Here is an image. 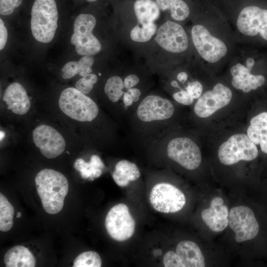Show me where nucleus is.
I'll return each mask as SVG.
<instances>
[{
	"instance_id": "obj_1",
	"label": "nucleus",
	"mask_w": 267,
	"mask_h": 267,
	"mask_svg": "<svg viewBox=\"0 0 267 267\" xmlns=\"http://www.w3.org/2000/svg\"><path fill=\"white\" fill-rule=\"evenodd\" d=\"M35 181L44 211L49 214L61 211L69 188L66 178L58 171L44 169L37 174Z\"/></svg>"
},
{
	"instance_id": "obj_2",
	"label": "nucleus",
	"mask_w": 267,
	"mask_h": 267,
	"mask_svg": "<svg viewBox=\"0 0 267 267\" xmlns=\"http://www.w3.org/2000/svg\"><path fill=\"white\" fill-rule=\"evenodd\" d=\"M30 13L31 29L34 38L39 42H50L57 28V0H34Z\"/></svg>"
},
{
	"instance_id": "obj_3",
	"label": "nucleus",
	"mask_w": 267,
	"mask_h": 267,
	"mask_svg": "<svg viewBox=\"0 0 267 267\" xmlns=\"http://www.w3.org/2000/svg\"><path fill=\"white\" fill-rule=\"evenodd\" d=\"M58 106L65 115L80 122L93 120L99 112L95 102L76 88H68L61 92Z\"/></svg>"
},
{
	"instance_id": "obj_4",
	"label": "nucleus",
	"mask_w": 267,
	"mask_h": 267,
	"mask_svg": "<svg viewBox=\"0 0 267 267\" xmlns=\"http://www.w3.org/2000/svg\"><path fill=\"white\" fill-rule=\"evenodd\" d=\"M257 146L247 134H236L230 136L219 147L218 156L221 163L229 166L240 161H253L259 155Z\"/></svg>"
},
{
	"instance_id": "obj_5",
	"label": "nucleus",
	"mask_w": 267,
	"mask_h": 267,
	"mask_svg": "<svg viewBox=\"0 0 267 267\" xmlns=\"http://www.w3.org/2000/svg\"><path fill=\"white\" fill-rule=\"evenodd\" d=\"M96 21L95 18L89 13H81L76 17L70 42L75 45L77 54L92 56L101 50V44L92 33Z\"/></svg>"
},
{
	"instance_id": "obj_6",
	"label": "nucleus",
	"mask_w": 267,
	"mask_h": 267,
	"mask_svg": "<svg viewBox=\"0 0 267 267\" xmlns=\"http://www.w3.org/2000/svg\"><path fill=\"white\" fill-rule=\"evenodd\" d=\"M228 224L235 233L237 242L254 239L261 232V224L253 210L246 206L233 207L230 210Z\"/></svg>"
},
{
	"instance_id": "obj_7",
	"label": "nucleus",
	"mask_w": 267,
	"mask_h": 267,
	"mask_svg": "<svg viewBox=\"0 0 267 267\" xmlns=\"http://www.w3.org/2000/svg\"><path fill=\"white\" fill-rule=\"evenodd\" d=\"M236 25L242 34L267 43V4L245 7L239 13Z\"/></svg>"
},
{
	"instance_id": "obj_8",
	"label": "nucleus",
	"mask_w": 267,
	"mask_h": 267,
	"mask_svg": "<svg viewBox=\"0 0 267 267\" xmlns=\"http://www.w3.org/2000/svg\"><path fill=\"white\" fill-rule=\"evenodd\" d=\"M149 201L156 211L169 214L180 211L185 205L186 198L176 186L163 182L154 186L150 193Z\"/></svg>"
},
{
	"instance_id": "obj_9",
	"label": "nucleus",
	"mask_w": 267,
	"mask_h": 267,
	"mask_svg": "<svg viewBox=\"0 0 267 267\" xmlns=\"http://www.w3.org/2000/svg\"><path fill=\"white\" fill-rule=\"evenodd\" d=\"M105 225L110 236L121 242L128 240L134 235L135 223L128 207L121 203L113 207L108 212Z\"/></svg>"
},
{
	"instance_id": "obj_10",
	"label": "nucleus",
	"mask_w": 267,
	"mask_h": 267,
	"mask_svg": "<svg viewBox=\"0 0 267 267\" xmlns=\"http://www.w3.org/2000/svg\"><path fill=\"white\" fill-rule=\"evenodd\" d=\"M168 157L188 170L197 169L202 161L201 152L197 144L187 137H177L168 143Z\"/></svg>"
},
{
	"instance_id": "obj_11",
	"label": "nucleus",
	"mask_w": 267,
	"mask_h": 267,
	"mask_svg": "<svg viewBox=\"0 0 267 267\" xmlns=\"http://www.w3.org/2000/svg\"><path fill=\"white\" fill-rule=\"evenodd\" d=\"M194 45L199 54L206 61L215 63L224 56L227 48L221 40L211 35L202 25H195L191 30Z\"/></svg>"
},
{
	"instance_id": "obj_12",
	"label": "nucleus",
	"mask_w": 267,
	"mask_h": 267,
	"mask_svg": "<svg viewBox=\"0 0 267 267\" xmlns=\"http://www.w3.org/2000/svg\"><path fill=\"white\" fill-rule=\"evenodd\" d=\"M232 97L230 89L222 84L218 83L212 90L206 91L198 98L194 106V112L199 118L209 117L226 106Z\"/></svg>"
},
{
	"instance_id": "obj_13",
	"label": "nucleus",
	"mask_w": 267,
	"mask_h": 267,
	"mask_svg": "<svg viewBox=\"0 0 267 267\" xmlns=\"http://www.w3.org/2000/svg\"><path fill=\"white\" fill-rule=\"evenodd\" d=\"M32 135L35 145L47 158L57 157L65 150L66 142L63 136L51 126L40 125L34 129Z\"/></svg>"
},
{
	"instance_id": "obj_14",
	"label": "nucleus",
	"mask_w": 267,
	"mask_h": 267,
	"mask_svg": "<svg viewBox=\"0 0 267 267\" xmlns=\"http://www.w3.org/2000/svg\"><path fill=\"white\" fill-rule=\"evenodd\" d=\"M255 64V60L250 57L246 61V66L237 63L231 68L230 73L232 76L231 84L234 88L244 92L249 93L258 90L266 85L267 83L266 73H251Z\"/></svg>"
},
{
	"instance_id": "obj_15",
	"label": "nucleus",
	"mask_w": 267,
	"mask_h": 267,
	"mask_svg": "<svg viewBox=\"0 0 267 267\" xmlns=\"http://www.w3.org/2000/svg\"><path fill=\"white\" fill-rule=\"evenodd\" d=\"M175 108L172 102L161 96L150 95L145 97L139 103L136 115L144 122L165 120L174 114Z\"/></svg>"
},
{
	"instance_id": "obj_16",
	"label": "nucleus",
	"mask_w": 267,
	"mask_h": 267,
	"mask_svg": "<svg viewBox=\"0 0 267 267\" xmlns=\"http://www.w3.org/2000/svg\"><path fill=\"white\" fill-rule=\"evenodd\" d=\"M155 41L165 50L172 53L185 51L188 46L185 31L178 23L168 21L158 29Z\"/></svg>"
},
{
	"instance_id": "obj_17",
	"label": "nucleus",
	"mask_w": 267,
	"mask_h": 267,
	"mask_svg": "<svg viewBox=\"0 0 267 267\" xmlns=\"http://www.w3.org/2000/svg\"><path fill=\"white\" fill-rule=\"evenodd\" d=\"M259 106V110L250 120L246 134L267 159V100H263Z\"/></svg>"
},
{
	"instance_id": "obj_18",
	"label": "nucleus",
	"mask_w": 267,
	"mask_h": 267,
	"mask_svg": "<svg viewBox=\"0 0 267 267\" xmlns=\"http://www.w3.org/2000/svg\"><path fill=\"white\" fill-rule=\"evenodd\" d=\"M228 208L220 197L213 198L210 206L201 212L202 220L214 232H221L225 229L228 225Z\"/></svg>"
},
{
	"instance_id": "obj_19",
	"label": "nucleus",
	"mask_w": 267,
	"mask_h": 267,
	"mask_svg": "<svg viewBox=\"0 0 267 267\" xmlns=\"http://www.w3.org/2000/svg\"><path fill=\"white\" fill-rule=\"evenodd\" d=\"M3 101L7 108L17 115H24L29 111L31 103L23 86L16 82L10 84L5 89Z\"/></svg>"
},
{
	"instance_id": "obj_20",
	"label": "nucleus",
	"mask_w": 267,
	"mask_h": 267,
	"mask_svg": "<svg viewBox=\"0 0 267 267\" xmlns=\"http://www.w3.org/2000/svg\"><path fill=\"white\" fill-rule=\"evenodd\" d=\"M176 253L182 260L185 267H204L205 262L204 255L195 242L185 240L179 242Z\"/></svg>"
},
{
	"instance_id": "obj_21",
	"label": "nucleus",
	"mask_w": 267,
	"mask_h": 267,
	"mask_svg": "<svg viewBox=\"0 0 267 267\" xmlns=\"http://www.w3.org/2000/svg\"><path fill=\"white\" fill-rule=\"evenodd\" d=\"M7 267H34L36 259L33 254L26 247L17 245L8 250L4 257Z\"/></svg>"
},
{
	"instance_id": "obj_22",
	"label": "nucleus",
	"mask_w": 267,
	"mask_h": 267,
	"mask_svg": "<svg viewBox=\"0 0 267 267\" xmlns=\"http://www.w3.org/2000/svg\"><path fill=\"white\" fill-rule=\"evenodd\" d=\"M140 173L136 164L126 160L119 161L115 166L112 177L116 183L120 187H125L131 181H135Z\"/></svg>"
},
{
	"instance_id": "obj_23",
	"label": "nucleus",
	"mask_w": 267,
	"mask_h": 267,
	"mask_svg": "<svg viewBox=\"0 0 267 267\" xmlns=\"http://www.w3.org/2000/svg\"><path fill=\"white\" fill-rule=\"evenodd\" d=\"M160 8L153 0H137L134 3V10L141 25L153 22L160 15Z\"/></svg>"
},
{
	"instance_id": "obj_24",
	"label": "nucleus",
	"mask_w": 267,
	"mask_h": 267,
	"mask_svg": "<svg viewBox=\"0 0 267 267\" xmlns=\"http://www.w3.org/2000/svg\"><path fill=\"white\" fill-rule=\"evenodd\" d=\"M74 167L80 172L83 178L93 180L100 176L104 165L99 156L93 155L89 162H85L82 158L76 159Z\"/></svg>"
},
{
	"instance_id": "obj_25",
	"label": "nucleus",
	"mask_w": 267,
	"mask_h": 267,
	"mask_svg": "<svg viewBox=\"0 0 267 267\" xmlns=\"http://www.w3.org/2000/svg\"><path fill=\"white\" fill-rule=\"evenodd\" d=\"M155 0L162 10H170L172 17L176 20H184L189 15V8L182 0Z\"/></svg>"
},
{
	"instance_id": "obj_26",
	"label": "nucleus",
	"mask_w": 267,
	"mask_h": 267,
	"mask_svg": "<svg viewBox=\"0 0 267 267\" xmlns=\"http://www.w3.org/2000/svg\"><path fill=\"white\" fill-rule=\"evenodd\" d=\"M14 210L13 206L7 198L0 193V230L6 232L9 230L13 224Z\"/></svg>"
},
{
	"instance_id": "obj_27",
	"label": "nucleus",
	"mask_w": 267,
	"mask_h": 267,
	"mask_svg": "<svg viewBox=\"0 0 267 267\" xmlns=\"http://www.w3.org/2000/svg\"><path fill=\"white\" fill-rule=\"evenodd\" d=\"M124 82L119 76H114L109 78L106 82L104 91L107 97L113 102H118L124 92Z\"/></svg>"
},
{
	"instance_id": "obj_28",
	"label": "nucleus",
	"mask_w": 267,
	"mask_h": 267,
	"mask_svg": "<svg viewBox=\"0 0 267 267\" xmlns=\"http://www.w3.org/2000/svg\"><path fill=\"white\" fill-rule=\"evenodd\" d=\"M156 30L157 26L153 22L141 26L136 25L131 31L130 37L134 41L146 42L152 37Z\"/></svg>"
},
{
	"instance_id": "obj_29",
	"label": "nucleus",
	"mask_w": 267,
	"mask_h": 267,
	"mask_svg": "<svg viewBox=\"0 0 267 267\" xmlns=\"http://www.w3.org/2000/svg\"><path fill=\"white\" fill-rule=\"evenodd\" d=\"M102 265L99 255L94 251L81 253L75 259L74 267H100Z\"/></svg>"
},
{
	"instance_id": "obj_30",
	"label": "nucleus",
	"mask_w": 267,
	"mask_h": 267,
	"mask_svg": "<svg viewBox=\"0 0 267 267\" xmlns=\"http://www.w3.org/2000/svg\"><path fill=\"white\" fill-rule=\"evenodd\" d=\"M97 80V76L95 74L90 73L78 80L76 83L75 88L86 94L92 90Z\"/></svg>"
},
{
	"instance_id": "obj_31",
	"label": "nucleus",
	"mask_w": 267,
	"mask_h": 267,
	"mask_svg": "<svg viewBox=\"0 0 267 267\" xmlns=\"http://www.w3.org/2000/svg\"><path fill=\"white\" fill-rule=\"evenodd\" d=\"M24 0H0V14L7 16L12 14L22 4Z\"/></svg>"
},
{
	"instance_id": "obj_32",
	"label": "nucleus",
	"mask_w": 267,
	"mask_h": 267,
	"mask_svg": "<svg viewBox=\"0 0 267 267\" xmlns=\"http://www.w3.org/2000/svg\"><path fill=\"white\" fill-rule=\"evenodd\" d=\"M80 73L78 61H72L66 63L61 70V75L64 79H71Z\"/></svg>"
},
{
	"instance_id": "obj_33",
	"label": "nucleus",
	"mask_w": 267,
	"mask_h": 267,
	"mask_svg": "<svg viewBox=\"0 0 267 267\" xmlns=\"http://www.w3.org/2000/svg\"><path fill=\"white\" fill-rule=\"evenodd\" d=\"M163 262L165 267H185L178 254L173 251H169L164 255Z\"/></svg>"
},
{
	"instance_id": "obj_34",
	"label": "nucleus",
	"mask_w": 267,
	"mask_h": 267,
	"mask_svg": "<svg viewBox=\"0 0 267 267\" xmlns=\"http://www.w3.org/2000/svg\"><path fill=\"white\" fill-rule=\"evenodd\" d=\"M80 73L82 77H85L92 72L91 67L94 63V58L91 55H84L78 61Z\"/></svg>"
},
{
	"instance_id": "obj_35",
	"label": "nucleus",
	"mask_w": 267,
	"mask_h": 267,
	"mask_svg": "<svg viewBox=\"0 0 267 267\" xmlns=\"http://www.w3.org/2000/svg\"><path fill=\"white\" fill-rule=\"evenodd\" d=\"M173 97L175 101L184 105H190L194 100L188 92L183 89L174 93Z\"/></svg>"
},
{
	"instance_id": "obj_36",
	"label": "nucleus",
	"mask_w": 267,
	"mask_h": 267,
	"mask_svg": "<svg viewBox=\"0 0 267 267\" xmlns=\"http://www.w3.org/2000/svg\"><path fill=\"white\" fill-rule=\"evenodd\" d=\"M185 90L194 99H198L202 95L203 87L201 84L197 81L189 83L185 88Z\"/></svg>"
},
{
	"instance_id": "obj_37",
	"label": "nucleus",
	"mask_w": 267,
	"mask_h": 267,
	"mask_svg": "<svg viewBox=\"0 0 267 267\" xmlns=\"http://www.w3.org/2000/svg\"><path fill=\"white\" fill-rule=\"evenodd\" d=\"M139 82V79L136 75L130 74L125 78L124 81V87L127 89H130L136 85Z\"/></svg>"
},
{
	"instance_id": "obj_38",
	"label": "nucleus",
	"mask_w": 267,
	"mask_h": 267,
	"mask_svg": "<svg viewBox=\"0 0 267 267\" xmlns=\"http://www.w3.org/2000/svg\"><path fill=\"white\" fill-rule=\"evenodd\" d=\"M7 31L2 20L0 19V49L2 50L7 41Z\"/></svg>"
},
{
	"instance_id": "obj_39",
	"label": "nucleus",
	"mask_w": 267,
	"mask_h": 267,
	"mask_svg": "<svg viewBox=\"0 0 267 267\" xmlns=\"http://www.w3.org/2000/svg\"><path fill=\"white\" fill-rule=\"evenodd\" d=\"M127 92L132 97L134 102H136L139 98V96L141 95L140 90L137 88H131L128 89Z\"/></svg>"
},
{
	"instance_id": "obj_40",
	"label": "nucleus",
	"mask_w": 267,
	"mask_h": 267,
	"mask_svg": "<svg viewBox=\"0 0 267 267\" xmlns=\"http://www.w3.org/2000/svg\"><path fill=\"white\" fill-rule=\"evenodd\" d=\"M123 100L124 105L127 107L131 106L134 102L132 97L127 91L124 92Z\"/></svg>"
},
{
	"instance_id": "obj_41",
	"label": "nucleus",
	"mask_w": 267,
	"mask_h": 267,
	"mask_svg": "<svg viewBox=\"0 0 267 267\" xmlns=\"http://www.w3.org/2000/svg\"><path fill=\"white\" fill-rule=\"evenodd\" d=\"M188 78V75L184 72L179 73L177 75V79L182 83H185Z\"/></svg>"
},
{
	"instance_id": "obj_42",
	"label": "nucleus",
	"mask_w": 267,
	"mask_h": 267,
	"mask_svg": "<svg viewBox=\"0 0 267 267\" xmlns=\"http://www.w3.org/2000/svg\"><path fill=\"white\" fill-rule=\"evenodd\" d=\"M171 85L174 87L179 88L178 84L177 83V82L176 81H173L171 82Z\"/></svg>"
},
{
	"instance_id": "obj_43",
	"label": "nucleus",
	"mask_w": 267,
	"mask_h": 267,
	"mask_svg": "<svg viewBox=\"0 0 267 267\" xmlns=\"http://www.w3.org/2000/svg\"><path fill=\"white\" fill-rule=\"evenodd\" d=\"M21 217V212H19L17 213L16 217L17 218H20Z\"/></svg>"
},
{
	"instance_id": "obj_44",
	"label": "nucleus",
	"mask_w": 267,
	"mask_h": 267,
	"mask_svg": "<svg viewBox=\"0 0 267 267\" xmlns=\"http://www.w3.org/2000/svg\"><path fill=\"white\" fill-rule=\"evenodd\" d=\"M88 2H94L95 1H96L97 0H85Z\"/></svg>"
}]
</instances>
